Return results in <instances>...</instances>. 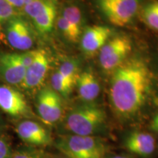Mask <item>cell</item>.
<instances>
[{
	"instance_id": "obj_30",
	"label": "cell",
	"mask_w": 158,
	"mask_h": 158,
	"mask_svg": "<svg viewBox=\"0 0 158 158\" xmlns=\"http://www.w3.org/2000/svg\"><path fill=\"white\" fill-rule=\"evenodd\" d=\"M64 158H68V157H64Z\"/></svg>"
},
{
	"instance_id": "obj_22",
	"label": "cell",
	"mask_w": 158,
	"mask_h": 158,
	"mask_svg": "<svg viewBox=\"0 0 158 158\" xmlns=\"http://www.w3.org/2000/svg\"><path fill=\"white\" fill-rule=\"evenodd\" d=\"M37 54V50L28 51L27 52L23 53V54H19L21 62H22L23 66L25 67L26 69L28 68L32 64L35 58H36Z\"/></svg>"
},
{
	"instance_id": "obj_8",
	"label": "cell",
	"mask_w": 158,
	"mask_h": 158,
	"mask_svg": "<svg viewBox=\"0 0 158 158\" xmlns=\"http://www.w3.org/2000/svg\"><path fill=\"white\" fill-rule=\"evenodd\" d=\"M155 136L152 133L135 130L126 136L123 146L129 152L143 158H152L157 153Z\"/></svg>"
},
{
	"instance_id": "obj_3",
	"label": "cell",
	"mask_w": 158,
	"mask_h": 158,
	"mask_svg": "<svg viewBox=\"0 0 158 158\" xmlns=\"http://www.w3.org/2000/svg\"><path fill=\"white\" fill-rule=\"evenodd\" d=\"M55 147L68 158H105L108 153L107 143L100 136L66 134L57 138Z\"/></svg>"
},
{
	"instance_id": "obj_11",
	"label": "cell",
	"mask_w": 158,
	"mask_h": 158,
	"mask_svg": "<svg viewBox=\"0 0 158 158\" xmlns=\"http://www.w3.org/2000/svg\"><path fill=\"white\" fill-rule=\"evenodd\" d=\"M0 108L13 116L27 115L29 113V106L23 94L6 85H0Z\"/></svg>"
},
{
	"instance_id": "obj_16",
	"label": "cell",
	"mask_w": 158,
	"mask_h": 158,
	"mask_svg": "<svg viewBox=\"0 0 158 158\" xmlns=\"http://www.w3.org/2000/svg\"><path fill=\"white\" fill-rule=\"evenodd\" d=\"M62 16L72 26L79 34L82 35L83 17L79 7L76 5L66 6L62 10Z\"/></svg>"
},
{
	"instance_id": "obj_19",
	"label": "cell",
	"mask_w": 158,
	"mask_h": 158,
	"mask_svg": "<svg viewBox=\"0 0 158 158\" xmlns=\"http://www.w3.org/2000/svg\"><path fill=\"white\" fill-rule=\"evenodd\" d=\"M67 80L76 85L79 76L78 62L73 59L66 60L62 63L57 70Z\"/></svg>"
},
{
	"instance_id": "obj_14",
	"label": "cell",
	"mask_w": 158,
	"mask_h": 158,
	"mask_svg": "<svg viewBox=\"0 0 158 158\" xmlns=\"http://www.w3.org/2000/svg\"><path fill=\"white\" fill-rule=\"evenodd\" d=\"M16 131L23 141L32 145H49L52 141L48 132L37 122L31 120H25L19 123Z\"/></svg>"
},
{
	"instance_id": "obj_21",
	"label": "cell",
	"mask_w": 158,
	"mask_h": 158,
	"mask_svg": "<svg viewBox=\"0 0 158 158\" xmlns=\"http://www.w3.org/2000/svg\"><path fill=\"white\" fill-rule=\"evenodd\" d=\"M15 14V10L6 0H0V26L16 16Z\"/></svg>"
},
{
	"instance_id": "obj_7",
	"label": "cell",
	"mask_w": 158,
	"mask_h": 158,
	"mask_svg": "<svg viewBox=\"0 0 158 158\" xmlns=\"http://www.w3.org/2000/svg\"><path fill=\"white\" fill-rule=\"evenodd\" d=\"M37 110L44 123L49 125L56 123L63 113L61 96L52 88H43L37 95Z\"/></svg>"
},
{
	"instance_id": "obj_9",
	"label": "cell",
	"mask_w": 158,
	"mask_h": 158,
	"mask_svg": "<svg viewBox=\"0 0 158 158\" xmlns=\"http://www.w3.org/2000/svg\"><path fill=\"white\" fill-rule=\"evenodd\" d=\"M6 35L9 44L20 51L29 50L34 38L28 23L21 18L15 16L7 22Z\"/></svg>"
},
{
	"instance_id": "obj_26",
	"label": "cell",
	"mask_w": 158,
	"mask_h": 158,
	"mask_svg": "<svg viewBox=\"0 0 158 158\" xmlns=\"http://www.w3.org/2000/svg\"><path fill=\"white\" fill-rule=\"evenodd\" d=\"M6 2L10 4L15 10H23V7L25 6V2L23 0H6Z\"/></svg>"
},
{
	"instance_id": "obj_27",
	"label": "cell",
	"mask_w": 158,
	"mask_h": 158,
	"mask_svg": "<svg viewBox=\"0 0 158 158\" xmlns=\"http://www.w3.org/2000/svg\"><path fill=\"white\" fill-rule=\"evenodd\" d=\"M105 158H134L130 155H107Z\"/></svg>"
},
{
	"instance_id": "obj_1",
	"label": "cell",
	"mask_w": 158,
	"mask_h": 158,
	"mask_svg": "<svg viewBox=\"0 0 158 158\" xmlns=\"http://www.w3.org/2000/svg\"><path fill=\"white\" fill-rule=\"evenodd\" d=\"M152 88V73L141 57L127 58L113 71L110 83L111 109L121 121L136 118L147 103Z\"/></svg>"
},
{
	"instance_id": "obj_6",
	"label": "cell",
	"mask_w": 158,
	"mask_h": 158,
	"mask_svg": "<svg viewBox=\"0 0 158 158\" xmlns=\"http://www.w3.org/2000/svg\"><path fill=\"white\" fill-rule=\"evenodd\" d=\"M23 11L40 32L47 34L52 30L56 15V0H35L25 5Z\"/></svg>"
},
{
	"instance_id": "obj_5",
	"label": "cell",
	"mask_w": 158,
	"mask_h": 158,
	"mask_svg": "<svg viewBox=\"0 0 158 158\" xmlns=\"http://www.w3.org/2000/svg\"><path fill=\"white\" fill-rule=\"evenodd\" d=\"M99 8L110 23L124 27L131 22L138 13L139 0H98Z\"/></svg>"
},
{
	"instance_id": "obj_23",
	"label": "cell",
	"mask_w": 158,
	"mask_h": 158,
	"mask_svg": "<svg viewBox=\"0 0 158 158\" xmlns=\"http://www.w3.org/2000/svg\"><path fill=\"white\" fill-rule=\"evenodd\" d=\"M11 158H43L41 154L35 150H21L13 154Z\"/></svg>"
},
{
	"instance_id": "obj_18",
	"label": "cell",
	"mask_w": 158,
	"mask_h": 158,
	"mask_svg": "<svg viewBox=\"0 0 158 158\" xmlns=\"http://www.w3.org/2000/svg\"><path fill=\"white\" fill-rule=\"evenodd\" d=\"M51 87L59 95L68 98L72 92L75 84L67 80L58 71H56L51 78Z\"/></svg>"
},
{
	"instance_id": "obj_2",
	"label": "cell",
	"mask_w": 158,
	"mask_h": 158,
	"mask_svg": "<svg viewBox=\"0 0 158 158\" xmlns=\"http://www.w3.org/2000/svg\"><path fill=\"white\" fill-rule=\"evenodd\" d=\"M64 128L71 135L101 137L107 131V116L94 102H82L67 114Z\"/></svg>"
},
{
	"instance_id": "obj_12",
	"label": "cell",
	"mask_w": 158,
	"mask_h": 158,
	"mask_svg": "<svg viewBox=\"0 0 158 158\" xmlns=\"http://www.w3.org/2000/svg\"><path fill=\"white\" fill-rule=\"evenodd\" d=\"M26 70L19 54H5L0 56V78L7 84H21Z\"/></svg>"
},
{
	"instance_id": "obj_17",
	"label": "cell",
	"mask_w": 158,
	"mask_h": 158,
	"mask_svg": "<svg viewBox=\"0 0 158 158\" xmlns=\"http://www.w3.org/2000/svg\"><path fill=\"white\" fill-rule=\"evenodd\" d=\"M142 19L148 27L158 31V0H151L143 7Z\"/></svg>"
},
{
	"instance_id": "obj_29",
	"label": "cell",
	"mask_w": 158,
	"mask_h": 158,
	"mask_svg": "<svg viewBox=\"0 0 158 158\" xmlns=\"http://www.w3.org/2000/svg\"><path fill=\"white\" fill-rule=\"evenodd\" d=\"M157 154H158V145H157Z\"/></svg>"
},
{
	"instance_id": "obj_24",
	"label": "cell",
	"mask_w": 158,
	"mask_h": 158,
	"mask_svg": "<svg viewBox=\"0 0 158 158\" xmlns=\"http://www.w3.org/2000/svg\"><path fill=\"white\" fill-rule=\"evenodd\" d=\"M10 153L8 144L2 139H0V158H9Z\"/></svg>"
},
{
	"instance_id": "obj_28",
	"label": "cell",
	"mask_w": 158,
	"mask_h": 158,
	"mask_svg": "<svg viewBox=\"0 0 158 158\" xmlns=\"http://www.w3.org/2000/svg\"><path fill=\"white\" fill-rule=\"evenodd\" d=\"M23 1H24V2H25V5H27V4H28V3H30V2H31L35 1V0H23Z\"/></svg>"
},
{
	"instance_id": "obj_13",
	"label": "cell",
	"mask_w": 158,
	"mask_h": 158,
	"mask_svg": "<svg viewBox=\"0 0 158 158\" xmlns=\"http://www.w3.org/2000/svg\"><path fill=\"white\" fill-rule=\"evenodd\" d=\"M49 68L48 56L44 50H37L35 61L26 70V73L21 86L25 89L38 87L44 81Z\"/></svg>"
},
{
	"instance_id": "obj_25",
	"label": "cell",
	"mask_w": 158,
	"mask_h": 158,
	"mask_svg": "<svg viewBox=\"0 0 158 158\" xmlns=\"http://www.w3.org/2000/svg\"><path fill=\"white\" fill-rule=\"evenodd\" d=\"M149 129L153 133L158 135V111L156 112L150 121Z\"/></svg>"
},
{
	"instance_id": "obj_4",
	"label": "cell",
	"mask_w": 158,
	"mask_h": 158,
	"mask_svg": "<svg viewBox=\"0 0 158 158\" xmlns=\"http://www.w3.org/2000/svg\"><path fill=\"white\" fill-rule=\"evenodd\" d=\"M132 43L125 35H118L107 41L99 53V62L104 70L113 72L129 56Z\"/></svg>"
},
{
	"instance_id": "obj_20",
	"label": "cell",
	"mask_w": 158,
	"mask_h": 158,
	"mask_svg": "<svg viewBox=\"0 0 158 158\" xmlns=\"http://www.w3.org/2000/svg\"><path fill=\"white\" fill-rule=\"evenodd\" d=\"M56 26L63 36L70 42L76 43L80 40L81 35L79 34L62 15L57 18Z\"/></svg>"
},
{
	"instance_id": "obj_10",
	"label": "cell",
	"mask_w": 158,
	"mask_h": 158,
	"mask_svg": "<svg viewBox=\"0 0 158 158\" xmlns=\"http://www.w3.org/2000/svg\"><path fill=\"white\" fill-rule=\"evenodd\" d=\"M112 35L107 26L94 25L88 27L81 36V47L86 54L92 55L100 51Z\"/></svg>"
},
{
	"instance_id": "obj_15",
	"label": "cell",
	"mask_w": 158,
	"mask_h": 158,
	"mask_svg": "<svg viewBox=\"0 0 158 158\" xmlns=\"http://www.w3.org/2000/svg\"><path fill=\"white\" fill-rule=\"evenodd\" d=\"M76 85L83 102H94L100 92V86L95 75L88 68L79 74Z\"/></svg>"
}]
</instances>
